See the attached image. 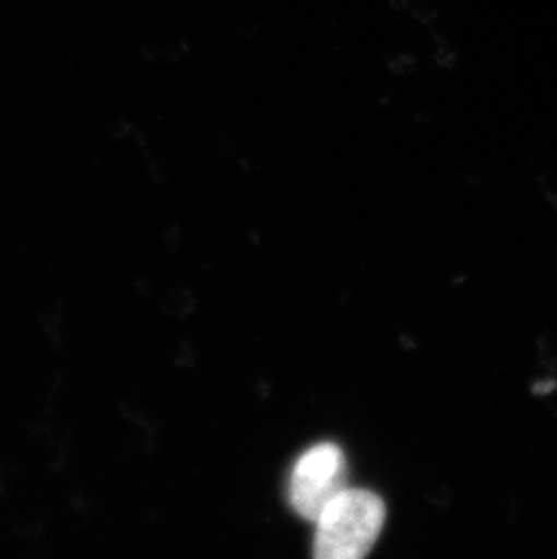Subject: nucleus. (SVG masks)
I'll use <instances>...</instances> for the list:
<instances>
[{
	"mask_svg": "<svg viewBox=\"0 0 557 559\" xmlns=\"http://www.w3.org/2000/svg\"><path fill=\"white\" fill-rule=\"evenodd\" d=\"M384 520V501L374 492L347 487L316 522V558H364L377 544Z\"/></svg>",
	"mask_w": 557,
	"mask_h": 559,
	"instance_id": "obj_1",
	"label": "nucleus"
},
{
	"mask_svg": "<svg viewBox=\"0 0 557 559\" xmlns=\"http://www.w3.org/2000/svg\"><path fill=\"white\" fill-rule=\"evenodd\" d=\"M347 465L341 449L319 443L306 451L289 478V501L299 516L317 522L324 509L347 489Z\"/></svg>",
	"mask_w": 557,
	"mask_h": 559,
	"instance_id": "obj_2",
	"label": "nucleus"
}]
</instances>
